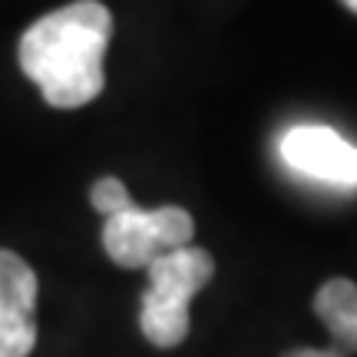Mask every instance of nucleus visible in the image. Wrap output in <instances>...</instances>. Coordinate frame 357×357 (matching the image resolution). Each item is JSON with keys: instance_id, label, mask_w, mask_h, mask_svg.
Here are the masks:
<instances>
[{"instance_id": "obj_1", "label": "nucleus", "mask_w": 357, "mask_h": 357, "mask_svg": "<svg viewBox=\"0 0 357 357\" xmlns=\"http://www.w3.org/2000/svg\"><path fill=\"white\" fill-rule=\"evenodd\" d=\"M113 37V13L100 0H73L50 10L20 37V70L56 109H79L106 86L102 56Z\"/></svg>"}, {"instance_id": "obj_2", "label": "nucleus", "mask_w": 357, "mask_h": 357, "mask_svg": "<svg viewBox=\"0 0 357 357\" xmlns=\"http://www.w3.org/2000/svg\"><path fill=\"white\" fill-rule=\"evenodd\" d=\"M149 288L142 294L139 328L153 347H178L189 337V301L215 275V258L199 245H185L155 258L146 268Z\"/></svg>"}, {"instance_id": "obj_3", "label": "nucleus", "mask_w": 357, "mask_h": 357, "mask_svg": "<svg viewBox=\"0 0 357 357\" xmlns=\"http://www.w3.org/2000/svg\"><path fill=\"white\" fill-rule=\"evenodd\" d=\"M192 235H195L192 215L178 205H159V208L129 205L106 218L102 248L119 268L136 271V268H149L155 258L176 248L192 245Z\"/></svg>"}, {"instance_id": "obj_4", "label": "nucleus", "mask_w": 357, "mask_h": 357, "mask_svg": "<svg viewBox=\"0 0 357 357\" xmlns=\"http://www.w3.org/2000/svg\"><path fill=\"white\" fill-rule=\"evenodd\" d=\"M37 275L24 258L0 248V357H30L37 347Z\"/></svg>"}, {"instance_id": "obj_5", "label": "nucleus", "mask_w": 357, "mask_h": 357, "mask_svg": "<svg viewBox=\"0 0 357 357\" xmlns=\"http://www.w3.org/2000/svg\"><path fill=\"white\" fill-rule=\"evenodd\" d=\"M281 159L291 169L334 185H357V146L328 126H294L281 139Z\"/></svg>"}, {"instance_id": "obj_6", "label": "nucleus", "mask_w": 357, "mask_h": 357, "mask_svg": "<svg viewBox=\"0 0 357 357\" xmlns=\"http://www.w3.org/2000/svg\"><path fill=\"white\" fill-rule=\"evenodd\" d=\"M314 314L324 321L341 351H357V284L351 278L324 281L314 294Z\"/></svg>"}, {"instance_id": "obj_7", "label": "nucleus", "mask_w": 357, "mask_h": 357, "mask_svg": "<svg viewBox=\"0 0 357 357\" xmlns=\"http://www.w3.org/2000/svg\"><path fill=\"white\" fill-rule=\"evenodd\" d=\"M89 202H93V208H96L102 218H109V215H116V212L129 208V205H136L132 195H129V189L113 176L100 178V182L89 189Z\"/></svg>"}, {"instance_id": "obj_8", "label": "nucleus", "mask_w": 357, "mask_h": 357, "mask_svg": "<svg viewBox=\"0 0 357 357\" xmlns=\"http://www.w3.org/2000/svg\"><path fill=\"white\" fill-rule=\"evenodd\" d=\"M288 357H347L341 347H298Z\"/></svg>"}, {"instance_id": "obj_9", "label": "nucleus", "mask_w": 357, "mask_h": 357, "mask_svg": "<svg viewBox=\"0 0 357 357\" xmlns=\"http://www.w3.org/2000/svg\"><path fill=\"white\" fill-rule=\"evenodd\" d=\"M341 3H344V7H347L351 13H357V0H341Z\"/></svg>"}]
</instances>
